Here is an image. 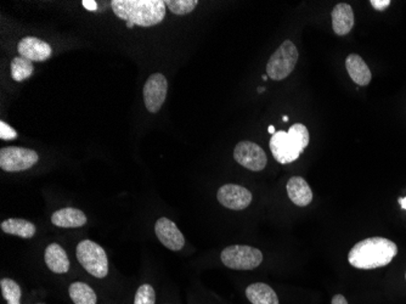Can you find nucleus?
<instances>
[{
	"label": "nucleus",
	"mask_w": 406,
	"mask_h": 304,
	"mask_svg": "<svg viewBox=\"0 0 406 304\" xmlns=\"http://www.w3.org/2000/svg\"><path fill=\"white\" fill-rule=\"evenodd\" d=\"M18 52L20 56H23L35 62L47 60L52 55V47L37 37H26L21 39L18 45Z\"/></svg>",
	"instance_id": "obj_12"
},
{
	"label": "nucleus",
	"mask_w": 406,
	"mask_h": 304,
	"mask_svg": "<svg viewBox=\"0 0 406 304\" xmlns=\"http://www.w3.org/2000/svg\"><path fill=\"white\" fill-rule=\"evenodd\" d=\"M261 78H263V81H266L269 77H268V74H263V77Z\"/></svg>",
	"instance_id": "obj_31"
},
{
	"label": "nucleus",
	"mask_w": 406,
	"mask_h": 304,
	"mask_svg": "<svg viewBox=\"0 0 406 304\" xmlns=\"http://www.w3.org/2000/svg\"><path fill=\"white\" fill-rule=\"evenodd\" d=\"M300 52L291 40H285L266 64V74L273 81H283L295 69Z\"/></svg>",
	"instance_id": "obj_4"
},
{
	"label": "nucleus",
	"mask_w": 406,
	"mask_h": 304,
	"mask_svg": "<svg viewBox=\"0 0 406 304\" xmlns=\"http://www.w3.org/2000/svg\"><path fill=\"white\" fill-rule=\"evenodd\" d=\"M234 159L242 167L252 171H263L268 163L264 150L252 142H239L234 150Z\"/></svg>",
	"instance_id": "obj_9"
},
{
	"label": "nucleus",
	"mask_w": 406,
	"mask_h": 304,
	"mask_svg": "<svg viewBox=\"0 0 406 304\" xmlns=\"http://www.w3.org/2000/svg\"><path fill=\"white\" fill-rule=\"evenodd\" d=\"M222 264L234 270H252L259 266L263 261L261 249L244 244H234L222 249Z\"/></svg>",
	"instance_id": "obj_6"
},
{
	"label": "nucleus",
	"mask_w": 406,
	"mask_h": 304,
	"mask_svg": "<svg viewBox=\"0 0 406 304\" xmlns=\"http://www.w3.org/2000/svg\"><path fill=\"white\" fill-rule=\"evenodd\" d=\"M397 247L385 237H368L355 244L348 261L358 269H376L385 266L397 256Z\"/></svg>",
	"instance_id": "obj_2"
},
{
	"label": "nucleus",
	"mask_w": 406,
	"mask_h": 304,
	"mask_svg": "<svg viewBox=\"0 0 406 304\" xmlns=\"http://www.w3.org/2000/svg\"><path fill=\"white\" fill-rule=\"evenodd\" d=\"M83 4H84V6L88 8V9H96V3H94V1H83Z\"/></svg>",
	"instance_id": "obj_28"
},
{
	"label": "nucleus",
	"mask_w": 406,
	"mask_h": 304,
	"mask_svg": "<svg viewBox=\"0 0 406 304\" xmlns=\"http://www.w3.org/2000/svg\"><path fill=\"white\" fill-rule=\"evenodd\" d=\"M283 122H287V120H288V116H283Z\"/></svg>",
	"instance_id": "obj_33"
},
{
	"label": "nucleus",
	"mask_w": 406,
	"mask_h": 304,
	"mask_svg": "<svg viewBox=\"0 0 406 304\" xmlns=\"http://www.w3.org/2000/svg\"><path fill=\"white\" fill-rule=\"evenodd\" d=\"M287 195L295 206H309L312 201V191L302 176H292L287 183Z\"/></svg>",
	"instance_id": "obj_13"
},
{
	"label": "nucleus",
	"mask_w": 406,
	"mask_h": 304,
	"mask_svg": "<svg viewBox=\"0 0 406 304\" xmlns=\"http://www.w3.org/2000/svg\"><path fill=\"white\" fill-rule=\"evenodd\" d=\"M1 295L8 304H21V287L13 278H4L0 281Z\"/></svg>",
	"instance_id": "obj_22"
},
{
	"label": "nucleus",
	"mask_w": 406,
	"mask_h": 304,
	"mask_svg": "<svg viewBox=\"0 0 406 304\" xmlns=\"http://www.w3.org/2000/svg\"><path fill=\"white\" fill-rule=\"evenodd\" d=\"M81 266L95 278H103L108 274V259L105 249L94 241L83 240L76 249Z\"/></svg>",
	"instance_id": "obj_5"
},
{
	"label": "nucleus",
	"mask_w": 406,
	"mask_h": 304,
	"mask_svg": "<svg viewBox=\"0 0 406 304\" xmlns=\"http://www.w3.org/2000/svg\"><path fill=\"white\" fill-rule=\"evenodd\" d=\"M331 304H348V302H346V297H344V295H334L332 303Z\"/></svg>",
	"instance_id": "obj_27"
},
{
	"label": "nucleus",
	"mask_w": 406,
	"mask_h": 304,
	"mask_svg": "<svg viewBox=\"0 0 406 304\" xmlns=\"http://www.w3.org/2000/svg\"><path fill=\"white\" fill-rule=\"evenodd\" d=\"M69 293L74 304H96L98 302L94 290L86 283H73L69 286Z\"/></svg>",
	"instance_id": "obj_20"
},
{
	"label": "nucleus",
	"mask_w": 406,
	"mask_h": 304,
	"mask_svg": "<svg viewBox=\"0 0 406 304\" xmlns=\"http://www.w3.org/2000/svg\"><path fill=\"white\" fill-rule=\"evenodd\" d=\"M111 8L117 18L127 21V27L156 26L166 18V1L162 0H113Z\"/></svg>",
	"instance_id": "obj_1"
},
{
	"label": "nucleus",
	"mask_w": 406,
	"mask_h": 304,
	"mask_svg": "<svg viewBox=\"0 0 406 304\" xmlns=\"http://www.w3.org/2000/svg\"><path fill=\"white\" fill-rule=\"evenodd\" d=\"M265 88H258V91H259V93H263V91H264Z\"/></svg>",
	"instance_id": "obj_32"
},
{
	"label": "nucleus",
	"mask_w": 406,
	"mask_h": 304,
	"mask_svg": "<svg viewBox=\"0 0 406 304\" xmlns=\"http://www.w3.org/2000/svg\"><path fill=\"white\" fill-rule=\"evenodd\" d=\"M39 156L35 150L23 147H4L0 150V168L5 171H23L38 162Z\"/></svg>",
	"instance_id": "obj_7"
},
{
	"label": "nucleus",
	"mask_w": 406,
	"mask_h": 304,
	"mask_svg": "<svg viewBox=\"0 0 406 304\" xmlns=\"http://www.w3.org/2000/svg\"><path fill=\"white\" fill-rule=\"evenodd\" d=\"M44 259L47 266L55 274H66L69 270V256L59 244H50L45 249Z\"/></svg>",
	"instance_id": "obj_15"
},
{
	"label": "nucleus",
	"mask_w": 406,
	"mask_h": 304,
	"mask_svg": "<svg viewBox=\"0 0 406 304\" xmlns=\"http://www.w3.org/2000/svg\"><path fill=\"white\" fill-rule=\"evenodd\" d=\"M397 202H399V205L402 206V210H406V197H400V198L397 200Z\"/></svg>",
	"instance_id": "obj_29"
},
{
	"label": "nucleus",
	"mask_w": 406,
	"mask_h": 304,
	"mask_svg": "<svg viewBox=\"0 0 406 304\" xmlns=\"http://www.w3.org/2000/svg\"><path fill=\"white\" fill-rule=\"evenodd\" d=\"M309 130L302 123L292 125L288 132L278 130L270 139L269 146L274 159L281 164L295 162L309 145Z\"/></svg>",
	"instance_id": "obj_3"
},
{
	"label": "nucleus",
	"mask_w": 406,
	"mask_h": 304,
	"mask_svg": "<svg viewBox=\"0 0 406 304\" xmlns=\"http://www.w3.org/2000/svg\"><path fill=\"white\" fill-rule=\"evenodd\" d=\"M219 203L229 210H242L252 202V193L241 185H222L217 193Z\"/></svg>",
	"instance_id": "obj_10"
},
{
	"label": "nucleus",
	"mask_w": 406,
	"mask_h": 304,
	"mask_svg": "<svg viewBox=\"0 0 406 304\" xmlns=\"http://www.w3.org/2000/svg\"><path fill=\"white\" fill-rule=\"evenodd\" d=\"M346 69L349 73L353 81L358 86H368L371 81V71L368 69V64L356 54H351L346 57Z\"/></svg>",
	"instance_id": "obj_17"
},
{
	"label": "nucleus",
	"mask_w": 406,
	"mask_h": 304,
	"mask_svg": "<svg viewBox=\"0 0 406 304\" xmlns=\"http://www.w3.org/2000/svg\"><path fill=\"white\" fill-rule=\"evenodd\" d=\"M168 93L167 78L162 73H154L147 78L142 95L145 106L151 113H157L166 101Z\"/></svg>",
	"instance_id": "obj_8"
},
{
	"label": "nucleus",
	"mask_w": 406,
	"mask_h": 304,
	"mask_svg": "<svg viewBox=\"0 0 406 304\" xmlns=\"http://www.w3.org/2000/svg\"><path fill=\"white\" fill-rule=\"evenodd\" d=\"M33 71H35L33 62L23 56H18L11 61V77L13 81H25L32 76Z\"/></svg>",
	"instance_id": "obj_21"
},
{
	"label": "nucleus",
	"mask_w": 406,
	"mask_h": 304,
	"mask_svg": "<svg viewBox=\"0 0 406 304\" xmlns=\"http://www.w3.org/2000/svg\"><path fill=\"white\" fill-rule=\"evenodd\" d=\"M405 278H406V275H405Z\"/></svg>",
	"instance_id": "obj_34"
},
{
	"label": "nucleus",
	"mask_w": 406,
	"mask_h": 304,
	"mask_svg": "<svg viewBox=\"0 0 406 304\" xmlns=\"http://www.w3.org/2000/svg\"><path fill=\"white\" fill-rule=\"evenodd\" d=\"M268 132H269L271 135H274L276 132H275V127L274 125H269V128H268Z\"/></svg>",
	"instance_id": "obj_30"
},
{
	"label": "nucleus",
	"mask_w": 406,
	"mask_h": 304,
	"mask_svg": "<svg viewBox=\"0 0 406 304\" xmlns=\"http://www.w3.org/2000/svg\"><path fill=\"white\" fill-rule=\"evenodd\" d=\"M156 303V293L154 287L149 283H144L137 288L134 298V304H154Z\"/></svg>",
	"instance_id": "obj_24"
},
{
	"label": "nucleus",
	"mask_w": 406,
	"mask_h": 304,
	"mask_svg": "<svg viewBox=\"0 0 406 304\" xmlns=\"http://www.w3.org/2000/svg\"><path fill=\"white\" fill-rule=\"evenodd\" d=\"M332 28L337 35H346L354 26V13L351 5L341 3L334 6L331 13Z\"/></svg>",
	"instance_id": "obj_14"
},
{
	"label": "nucleus",
	"mask_w": 406,
	"mask_h": 304,
	"mask_svg": "<svg viewBox=\"0 0 406 304\" xmlns=\"http://www.w3.org/2000/svg\"><path fill=\"white\" fill-rule=\"evenodd\" d=\"M370 4L372 5L373 9L378 10V11H383L387 9L390 5V0H371Z\"/></svg>",
	"instance_id": "obj_26"
},
{
	"label": "nucleus",
	"mask_w": 406,
	"mask_h": 304,
	"mask_svg": "<svg viewBox=\"0 0 406 304\" xmlns=\"http://www.w3.org/2000/svg\"><path fill=\"white\" fill-rule=\"evenodd\" d=\"M197 0H166V6L176 15H186L196 9Z\"/></svg>",
	"instance_id": "obj_23"
},
{
	"label": "nucleus",
	"mask_w": 406,
	"mask_h": 304,
	"mask_svg": "<svg viewBox=\"0 0 406 304\" xmlns=\"http://www.w3.org/2000/svg\"><path fill=\"white\" fill-rule=\"evenodd\" d=\"M86 215L73 207L61 208L52 215V223L57 227H81L86 225Z\"/></svg>",
	"instance_id": "obj_16"
},
{
	"label": "nucleus",
	"mask_w": 406,
	"mask_h": 304,
	"mask_svg": "<svg viewBox=\"0 0 406 304\" xmlns=\"http://www.w3.org/2000/svg\"><path fill=\"white\" fill-rule=\"evenodd\" d=\"M246 297L252 304H278L276 292L266 283H256L246 288Z\"/></svg>",
	"instance_id": "obj_18"
},
{
	"label": "nucleus",
	"mask_w": 406,
	"mask_h": 304,
	"mask_svg": "<svg viewBox=\"0 0 406 304\" xmlns=\"http://www.w3.org/2000/svg\"><path fill=\"white\" fill-rule=\"evenodd\" d=\"M154 232L159 237V242L168 249L178 252L184 247V236L171 219L164 217L159 218L154 224Z\"/></svg>",
	"instance_id": "obj_11"
},
{
	"label": "nucleus",
	"mask_w": 406,
	"mask_h": 304,
	"mask_svg": "<svg viewBox=\"0 0 406 304\" xmlns=\"http://www.w3.org/2000/svg\"><path fill=\"white\" fill-rule=\"evenodd\" d=\"M1 230L9 235L18 236L22 239H30L35 235L37 227L26 219L9 218L0 224Z\"/></svg>",
	"instance_id": "obj_19"
},
{
	"label": "nucleus",
	"mask_w": 406,
	"mask_h": 304,
	"mask_svg": "<svg viewBox=\"0 0 406 304\" xmlns=\"http://www.w3.org/2000/svg\"><path fill=\"white\" fill-rule=\"evenodd\" d=\"M18 137V132L10 127L4 120H0V139L1 140H13Z\"/></svg>",
	"instance_id": "obj_25"
}]
</instances>
